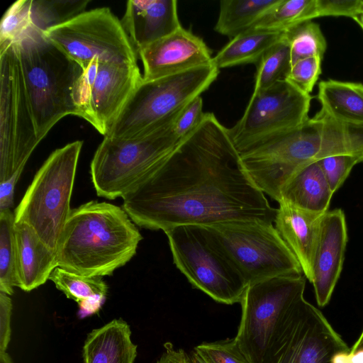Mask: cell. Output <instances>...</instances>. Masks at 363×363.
I'll use <instances>...</instances> for the list:
<instances>
[{
	"instance_id": "1",
	"label": "cell",
	"mask_w": 363,
	"mask_h": 363,
	"mask_svg": "<svg viewBox=\"0 0 363 363\" xmlns=\"http://www.w3.org/2000/svg\"><path fill=\"white\" fill-rule=\"evenodd\" d=\"M122 199L135 224L164 232L240 220L273 223L277 212L245 171L228 128L213 113H204L196 128Z\"/></svg>"
},
{
	"instance_id": "2",
	"label": "cell",
	"mask_w": 363,
	"mask_h": 363,
	"mask_svg": "<svg viewBox=\"0 0 363 363\" xmlns=\"http://www.w3.org/2000/svg\"><path fill=\"white\" fill-rule=\"evenodd\" d=\"M123 208L90 201L72 209L56 253L58 267L86 277L111 276L135 255L143 237Z\"/></svg>"
},
{
	"instance_id": "3",
	"label": "cell",
	"mask_w": 363,
	"mask_h": 363,
	"mask_svg": "<svg viewBox=\"0 0 363 363\" xmlns=\"http://www.w3.org/2000/svg\"><path fill=\"white\" fill-rule=\"evenodd\" d=\"M26 91L41 141L63 117L76 116L73 88L81 66L45 34L16 43Z\"/></svg>"
},
{
	"instance_id": "4",
	"label": "cell",
	"mask_w": 363,
	"mask_h": 363,
	"mask_svg": "<svg viewBox=\"0 0 363 363\" xmlns=\"http://www.w3.org/2000/svg\"><path fill=\"white\" fill-rule=\"evenodd\" d=\"M16 43L0 45V208L13 205L16 184L40 143Z\"/></svg>"
},
{
	"instance_id": "5",
	"label": "cell",
	"mask_w": 363,
	"mask_h": 363,
	"mask_svg": "<svg viewBox=\"0 0 363 363\" xmlns=\"http://www.w3.org/2000/svg\"><path fill=\"white\" fill-rule=\"evenodd\" d=\"M184 106L150 131L130 138L104 137L90 164L99 196L109 200L123 197L157 167L181 140L174 124Z\"/></svg>"
},
{
	"instance_id": "6",
	"label": "cell",
	"mask_w": 363,
	"mask_h": 363,
	"mask_svg": "<svg viewBox=\"0 0 363 363\" xmlns=\"http://www.w3.org/2000/svg\"><path fill=\"white\" fill-rule=\"evenodd\" d=\"M83 141L53 151L35 174L14 211L15 222L30 226L52 250L69 216L70 200Z\"/></svg>"
},
{
	"instance_id": "7",
	"label": "cell",
	"mask_w": 363,
	"mask_h": 363,
	"mask_svg": "<svg viewBox=\"0 0 363 363\" xmlns=\"http://www.w3.org/2000/svg\"><path fill=\"white\" fill-rule=\"evenodd\" d=\"M218 74L212 63L154 79H142L106 136L130 138L161 125L207 90Z\"/></svg>"
},
{
	"instance_id": "8",
	"label": "cell",
	"mask_w": 363,
	"mask_h": 363,
	"mask_svg": "<svg viewBox=\"0 0 363 363\" xmlns=\"http://www.w3.org/2000/svg\"><path fill=\"white\" fill-rule=\"evenodd\" d=\"M204 226L247 286L272 277L303 274L273 223L240 220Z\"/></svg>"
},
{
	"instance_id": "9",
	"label": "cell",
	"mask_w": 363,
	"mask_h": 363,
	"mask_svg": "<svg viewBox=\"0 0 363 363\" xmlns=\"http://www.w3.org/2000/svg\"><path fill=\"white\" fill-rule=\"evenodd\" d=\"M164 233L174 264L193 287L220 303H240L247 284L204 225H178Z\"/></svg>"
},
{
	"instance_id": "10",
	"label": "cell",
	"mask_w": 363,
	"mask_h": 363,
	"mask_svg": "<svg viewBox=\"0 0 363 363\" xmlns=\"http://www.w3.org/2000/svg\"><path fill=\"white\" fill-rule=\"evenodd\" d=\"M305 287L303 274L272 277L247 286L235 339L250 363H262L288 312L303 297Z\"/></svg>"
},
{
	"instance_id": "11",
	"label": "cell",
	"mask_w": 363,
	"mask_h": 363,
	"mask_svg": "<svg viewBox=\"0 0 363 363\" xmlns=\"http://www.w3.org/2000/svg\"><path fill=\"white\" fill-rule=\"evenodd\" d=\"M45 35L81 67L94 59L137 64L138 54L121 21L107 7L83 11Z\"/></svg>"
},
{
	"instance_id": "12",
	"label": "cell",
	"mask_w": 363,
	"mask_h": 363,
	"mask_svg": "<svg viewBox=\"0 0 363 363\" xmlns=\"http://www.w3.org/2000/svg\"><path fill=\"white\" fill-rule=\"evenodd\" d=\"M73 88L76 116L106 136L143 79L137 64L94 59Z\"/></svg>"
},
{
	"instance_id": "13",
	"label": "cell",
	"mask_w": 363,
	"mask_h": 363,
	"mask_svg": "<svg viewBox=\"0 0 363 363\" xmlns=\"http://www.w3.org/2000/svg\"><path fill=\"white\" fill-rule=\"evenodd\" d=\"M350 351L321 311L303 296L288 312L262 363H332L334 355Z\"/></svg>"
},
{
	"instance_id": "14",
	"label": "cell",
	"mask_w": 363,
	"mask_h": 363,
	"mask_svg": "<svg viewBox=\"0 0 363 363\" xmlns=\"http://www.w3.org/2000/svg\"><path fill=\"white\" fill-rule=\"evenodd\" d=\"M311 95L281 80L254 91L240 119L228 128L238 152L272 134L296 128L308 117Z\"/></svg>"
},
{
	"instance_id": "15",
	"label": "cell",
	"mask_w": 363,
	"mask_h": 363,
	"mask_svg": "<svg viewBox=\"0 0 363 363\" xmlns=\"http://www.w3.org/2000/svg\"><path fill=\"white\" fill-rule=\"evenodd\" d=\"M88 0H18L5 11L0 23V45L16 43L83 12Z\"/></svg>"
},
{
	"instance_id": "16",
	"label": "cell",
	"mask_w": 363,
	"mask_h": 363,
	"mask_svg": "<svg viewBox=\"0 0 363 363\" xmlns=\"http://www.w3.org/2000/svg\"><path fill=\"white\" fill-rule=\"evenodd\" d=\"M143 65V79H154L212 64L204 41L182 26L138 53Z\"/></svg>"
},
{
	"instance_id": "17",
	"label": "cell",
	"mask_w": 363,
	"mask_h": 363,
	"mask_svg": "<svg viewBox=\"0 0 363 363\" xmlns=\"http://www.w3.org/2000/svg\"><path fill=\"white\" fill-rule=\"evenodd\" d=\"M347 242L345 215L342 209L328 211L323 218L313 260V280L316 302L325 306L340 278Z\"/></svg>"
},
{
	"instance_id": "18",
	"label": "cell",
	"mask_w": 363,
	"mask_h": 363,
	"mask_svg": "<svg viewBox=\"0 0 363 363\" xmlns=\"http://www.w3.org/2000/svg\"><path fill=\"white\" fill-rule=\"evenodd\" d=\"M121 23L137 54L182 27L176 0H130Z\"/></svg>"
},
{
	"instance_id": "19",
	"label": "cell",
	"mask_w": 363,
	"mask_h": 363,
	"mask_svg": "<svg viewBox=\"0 0 363 363\" xmlns=\"http://www.w3.org/2000/svg\"><path fill=\"white\" fill-rule=\"evenodd\" d=\"M324 215L280 202L274 221L275 228L296 257L303 275L311 283L313 280V260Z\"/></svg>"
},
{
	"instance_id": "20",
	"label": "cell",
	"mask_w": 363,
	"mask_h": 363,
	"mask_svg": "<svg viewBox=\"0 0 363 363\" xmlns=\"http://www.w3.org/2000/svg\"><path fill=\"white\" fill-rule=\"evenodd\" d=\"M14 238L18 287L29 292L50 279L58 267L57 253L24 223L15 222Z\"/></svg>"
},
{
	"instance_id": "21",
	"label": "cell",
	"mask_w": 363,
	"mask_h": 363,
	"mask_svg": "<svg viewBox=\"0 0 363 363\" xmlns=\"http://www.w3.org/2000/svg\"><path fill=\"white\" fill-rule=\"evenodd\" d=\"M332 192L318 162L298 168L282 187L278 203L324 215L328 211Z\"/></svg>"
},
{
	"instance_id": "22",
	"label": "cell",
	"mask_w": 363,
	"mask_h": 363,
	"mask_svg": "<svg viewBox=\"0 0 363 363\" xmlns=\"http://www.w3.org/2000/svg\"><path fill=\"white\" fill-rule=\"evenodd\" d=\"M84 363H134L137 345L129 325L114 319L89 333L82 350Z\"/></svg>"
},
{
	"instance_id": "23",
	"label": "cell",
	"mask_w": 363,
	"mask_h": 363,
	"mask_svg": "<svg viewBox=\"0 0 363 363\" xmlns=\"http://www.w3.org/2000/svg\"><path fill=\"white\" fill-rule=\"evenodd\" d=\"M284 38V31L249 29L232 38L213 57L218 69L257 64L262 55Z\"/></svg>"
},
{
	"instance_id": "24",
	"label": "cell",
	"mask_w": 363,
	"mask_h": 363,
	"mask_svg": "<svg viewBox=\"0 0 363 363\" xmlns=\"http://www.w3.org/2000/svg\"><path fill=\"white\" fill-rule=\"evenodd\" d=\"M317 99L324 109L337 120L363 125V84L334 79L318 84Z\"/></svg>"
},
{
	"instance_id": "25",
	"label": "cell",
	"mask_w": 363,
	"mask_h": 363,
	"mask_svg": "<svg viewBox=\"0 0 363 363\" xmlns=\"http://www.w3.org/2000/svg\"><path fill=\"white\" fill-rule=\"evenodd\" d=\"M50 280L68 298L76 301L84 315L96 313L108 292V286L101 277H86L62 267H56Z\"/></svg>"
},
{
	"instance_id": "26",
	"label": "cell",
	"mask_w": 363,
	"mask_h": 363,
	"mask_svg": "<svg viewBox=\"0 0 363 363\" xmlns=\"http://www.w3.org/2000/svg\"><path fill=\"white\" fill-rule=\"evenodd\" d=\"M279 1L222 0L214 30L232 39L250 29Z\"/></svg>"
},
{
	"instance_id": "27",
	"label": "cell",
	"mask_w": 363,
	"mask_h": 363,
	"mask_svg": "<svg viewBox=\"0 0 363 363\" xmlns=\"http://www.w3.org/2000/svg\"><path fill=\"white\" fill-rule=\"evenodd\" d=\"M315 18L316 0H279L250 29L281 32Z\"/></svg>"
},
{
	"instance_id": "28",
	"label": "cell",
	"mask_w": 363,
	"mask_h": 363,
	"mask_svg": "<svg viewBox=\"0 0 363 363\" xmlns=\"http://www.w3.org/2000/svg\"><path fill=\"white\" fill-rule=\"evenodd\" d=\"M284 39L289 46L291 65L307 57L318 56L323 58L327 48V42L320 26L312 20L284 30Z\"/></svg>"
},
{
	"instance_id": "29",
	"label": "cell",
	"mask_w": 363,
	"mask_h": 363,
	"mask_svg": "<svg viewBox=\"0 0 363 363\" xmlns=\"http://www.w3.org/2000/svg\"><path fill=\"white\" fill-rule=\"evenodd\" d=\"M14 213L11 209L0 211V292L9 296L18 286L16 274Z\"/></svg>"
},
{
	"instance_id": "30",
	"label": "cell",
	"mask_w": 363,
	"mask_h": 363,
	"mask_svg": "<svg viewBox=\"0 0 363 363\" xmlns=\"http://www.w3.org/2000/svg\"><path fill=\"white\" fill-rule=\"evenodd\" d=\"M257 65L254 91L269 87L285 80L291 69V55L288 43L282 38L269 48Z\"/></svg>"
},
{
	"instance_id": "31",
	"label": "cell",
	"mask_w": 363,
	"mask_h": 363,
	"mask_svg": "<svg viewBox=\"0 0 363 363\" xmlns=\"http://www.w3.org/2000/svg\"><path fill=\"white\" fill-rule=\"evenodd\" d=\"M194 351L206 363H250L235 337L204 342L196 346Z\"/></svg>"
},
{
	"instance_id": "32",
	"label": "cell",
	"mask_w": 363,
	"mask_h": 363,
	"mask_svg": "<svg viewBox=\"0 0 363 363\" xmlns=\"http://www.w3.org/2000/svg\"><path fill=\"white\" fill-rule=\"evenodd\" d=\"M322 60L314 56L296 62L291 65L286 80L303 94L310 95L321 74Z\"/></svg>"
},
{
	"instance_id": "33",
	"label": "cell",
	"mask_w": 363,
	"mask_h": 363,
	"mask_svg": "<svg viewBox=\"0 0 363 363\" xmlns=\"http://www.w3.org/2000/svg\"><path fill=\"white\" fill-rule=\"evenodd\" d=\"M333 194L342 185L359 159L350 155L330 156L318 161Z\"/></svg>"
},
{
	"instance_id": "34",
	"label": "cell",
	"mask_w": 363,
	"mask_h": 363,
	"mask_svg": "<svg viewBox=\"0 0 363 363\" xmlns=\"http://www.w3.org/2000/svg\"><path fill=\"white\" fill-rule=\"evenodd\" d=\"M203 99L198 96L190 101L182 109L177 117L174 130L178 138H183L193 131L203 118Z\"/></svg>"
},
{
	"instance_id": "35",
	"label": "cell",
	"mask_w": 363,
	"mask_h": 363,
	"mask_svg": "<svg viewBox=\"0 0 363 363\" xmlns=\"http://www.w3.org/2000/svg\"><path fill=\"white\" fill-rule=\"evenodd\" d=\"M317 15L353 18L363 13L362 0H316Z\"/></svg>"
},
{
	"instance_id": "36",
	"label": "cell",
	"mask_w": 363,
	"mask_h": 363,
	"mask_svg": "<svg viewBox=\"0 0 363 363\" xmlns=\"http://www.w3.org/2000/svg\"><path fill=\"white\" fill-rule=\"evenodd\" d=\"M12 308L9 295L0 292V353L6 352L11 340Z\"/></svg>"
},
{
	"instance_id": "37",
	"label": "cell",
	"mask_w": 363,
	"mask_h": 363,
	"mask_svg": "<svg viewBox=\"0 0 363 363\" xmlns=\"http://www.w3.org/2000/svg\"><path fill=\"white\" fill-rule=\"evenodd\" d=\"M164 347L157 363H193L191 355L182 349H175L171 342H166Z\"/></svg>"
},
{
	"instance_id": "38",
	"label": "cell",
	"mask_w": 363,
	"mask_h": 363,
	"mask_svg": "<svg viewBox=\"0 0 363 363\" xmlns=\"http://www.w3.org/2000/svg\"><path fill=\"white\" fill-rule=\"evenodd\" d=\"M332 363H363V349L353 352H339L334 355Z\"/></svg>"
},
{
	"instance_id": "39",
	"label": "cell",
	"mask_w": 363,
	"mask_h": 363,
	"mask_svg": "<svg viewBox=\"0 0 363 363\" xmlns=\"http://www.w3.org/2000/svg\"><path fill=\"white\" fill-rule=\"evenodd\" d=\"M360 349H363V330L361 333L359 338L352 347L350 352H353Z\"/></svg>"
},
{
	"instance_id": "40",
	"label": "cell",
	"mask_w": 363,
	"mask_h": 363,
	"mask_svg": "<svg viewBox=\"0 0 363 363\" xmlns=\"http://www.w3.org/2000/svg\"><path fill=\"white\" fill-rule=\"evenodd\" d=\"M0 363H13L9 354L6 352L0 353Z\"/></svg>"
},
{
	"instance_id": "41",
	"label": "cell",
	"mask_w": 363,
	"mask_h": 363,
	"mask_svg": "<svg viewBox=\"0 0 363 363\" xmlns=\"http://www.w3.org/2000/svg\"><path fill=\"white\" fill-rule=\"evenodd\" d=\"M191 358L193 363H206L202 358L194 351L191 354Z\"/></svg>"
},
{
	"instance_id": "42",
	"label": "cell",
	"mask_w": 363,
	"mask_h": 363,
	"mask_svg": "<svg viewBox=\"0 0 363 363\" xmlns=\"http://www.w3.org/2000/svg\"><path fill=\"white\" fill-rule=\"evenodd\" d=\"M353 19L359 24L363 30V13L356 16Z\"/></svg>"
},
{
	"instance_id": "43",
	"label": "cell",
	"mask_w": 363,
	"mask_h": 363,
	"mask_svg": "<svg viewBox=\"0 0 363 363\" xmlns=\"http://www.w3.org/2000/svg\"><path fill=\"white\" fill-rule=\"evenodd\" d=\"M362 1H363V0H362Z\"/></svg>"
}]
</instances>
